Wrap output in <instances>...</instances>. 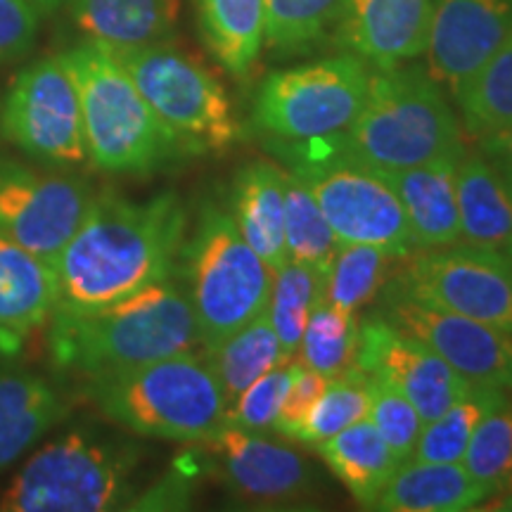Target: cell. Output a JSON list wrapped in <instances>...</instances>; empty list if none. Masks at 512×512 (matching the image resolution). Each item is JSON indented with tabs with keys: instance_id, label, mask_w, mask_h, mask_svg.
<instances>
[{
	"instance_id": "obj_1",
	"label": "cell",
	"mask_w": 512,
	"mask_h": 512,
	"mask_svg": "<svg viewBox=\"0 0 512 512\" xmlns=\"http://www.w3.org/2000/svg\"><path fill=\"white\" fill-rule=\"evenodd\" d=\"M188 240V209L176 192L147 200L100 192L62 252L53 259V316H79L119 302L178 273Z\"/></svg>"
},
{
	"instance_id": "obj_2",
	"label": "cell",
	"mask_w": 512,
	"mask_h": 512,
	"mask_svg": "<svg viewBox=\"0 0 512 512\" xmlns=\"http://www.w3.org/2000/svg\"><path fill=\"white\" fill-rule=\"evenodd\" d=\"M48 347L55 368L91 382L188 354L202 347V337L176 273L102 309L53 316Z\"/></svg>"
},
{
	"instance_id": "obj_3",
	"label": "cell",
	"mask_w": 512,
	"mask_h": 512,
	"mask_svg": "<svg viewBox=\"0 0 512 512\" xmlns=\"http://www.w3.org/2000/svg\"><path fill=\"white\" fill-rule=\"evenodd\" d=\"M79 88L88 162L105 174L150 176L188 150L147 105L114 50L83 38L64 53Z\"/></svg>"
},
{
	"instance_id": "obj_4",
	"label": "cell",
	"mask_w": 512,
	"mask_h": 512,
	"mask_svg": "<svg viewBox=\"0 0 512 512\" xmlns=\"http://www.w3.org/2000/svg\"><path fill=\"white\" fill-rule=\"evenodd\" d=\"M342 138L358 159L384 171L465 155L463 128L444 88L418 64L370 72L361 112Z\"/></svg>"
},
{
	"instance_id": "obj_5",
	"label": "cell",
	"mask_w": 512,
	"mask_h": 512,
	"mask_svg": "<svg viewBox=\"0 0 512 512\" xmlns=\"http://www.w3.org/2000/svg\"><path fill=\"white\" fill-rule=\"evenodd\" d=\"M83 389L105 418L140 437L197 444L226 425V394L197 351L98 377Z\"/></svg>"
},
{
	"instance_id": "obj_6",
	"label": "cell",
	"mask_w": 512,
	"mask_h": 512,
	"mask_svg": "<svg viewBox=\"0 0 512 512\" xmlns=\"http://www.w3.org/2000/svg\"><path fill=\"white\" fill-rule=\"evenodd\" d=\"M268 143L285 159L287 171L309 188L337 242L387 247L401 256L418 249L387 176L358 159L342 133L302 143Z\"/></svg>"
},
{
	"instance_id": "obj_7",
	"label": "cell",
	"mask_w": 512,
	"mask_h": 512,
	"mask_svg": "<svg viewBox=\"0 0 512 512\" xmlns=\"http://www.w3.org/2000/svg\"><path fill=\"white\" fill-rule=\"evenodd\" d=\"M202 349H211L266 311L273 271L242 238L233 214L207 202L178 264Z\"/></svg>"
},
{
	"instance_id": "obj_8",
	"label": "cell",
	"mask_w": 512,
	"mask_h": 512,
	"mask_svg": "<svg viewBox=\"0 0 512 512\" xmlns=\"http://www.w3.org/2000/svg\"><path fill=\"white\" fill-rule=\"evenodd\" d=\"M131 444L67 432L36 451L0 494L3 512H107L136 503Z\"/></svg>"
},
{
	"instance_id": "obj_9",
	"label": "cell",
	"mask_w": 512,
	"mask_h": 512,
	"mask_svg": "<svg viewBox=\"0 0 512 512\" xmlns=\"http://www.w3.org/2000/svg\"><path fill=\"white\" fill-rule=\"evenodd\" d=\"M114 55L188 155H216L238 143L240 124L226 88L195 57L166 41Z\"/></svg>"
},
{
	"instance_id": "obj_10",
	"label": "cell",
	"mask_w": 512,
	"mask_h": 512,
	"mask_svg": "<svg viewBox=\"0 0 512 512\" xmlns=\"http://www.w3.org/2000/svg\"><path fill=\"white\" fill-rule=\"evenodd\" d=\"M368 83V64L354 53L280 69L259 86L254 124L283 143L337 136L354 124Z\"/></svg>"
},
{
	"instance_id": "obj_11",
	"label": "cell",
	"mask_w": 512,
	"mask_h": 512,
	"mask_svg": "<svg viewBox=\"0 0 512 512\" xmlns=\"http://www.w3.org/2000/svg\"><path fill=\"white\" fill-rule=\"evenodd\" d=\"M0 138L46 169L88 162L79 88L64 53L24 67L0 102Z\"/></svg>"
},
{
	"instance_id": "obj_12",
	"label": "cell",
	"mask_w": 512,
	"mask_h": 512,
	"mask_svg": "<svg viewBox=\"0 0 512 512\" xmlns=\"http://www.w3.org/2000/svg\"><path fill=\"white\" fill-rule=\"evenodd\" d=\"M392 287L491 328L512 332V261L503 249L453 242L415 249Z\"/></svg>"
},
{
	"instance_id": "obj_13",
	"label": "cell",
	"mask_w": 512,
	"mask_h": 512,
	"mask_svg": "<svg viewBox=\"0 0 512 512\" xmlns=\"http://www.w3.org/2000/svg\"><path fill=\"white\" fill-rule=\"evenodd\" d=\"M93 185L67 171L0 159V238L53 261L86 219Z\"/></svg>"
},
{
	"instance_id": "obj_14",
	"label": "cell",
	"mask_w": 512,
	"mask_h": 512,
	"mask_svg": "<svg viewBox=\"0 0 512 512\" xmlns=\"http://www.w3.org/2000/svg\"><path fill=\"white\" fill-rule=\"evenodd\" d=\"M202 446L211 475L235 501L254 510L309 508L320 484L302 453L264 434L223 425Z\"/></svg>"
},
{
	"instance_id": "obj_15",
	"label": "cell",
	"mask_w": 512,
	"mask_h": 512,
	"mask_svg": "<svg viewBox=\"0 0 512 512\" xmlns=\"http://www.w3.org/2000/svg\"><path fill=\"white\" fill-rule=\"evenodd\" d=\"M377 316L425 342L467 382L512 392V332L422 304L389 285Z\"/></svg>"
},
{
	"instance_id": "obj_16",
	"label": "cell",
	"mask_w": 512,
	"mask_h": 512,
	"mask_svg": "<svg viewBox=\"0 0 512 512\" xmlns=\"http://www.w3.org/2000/svg\"><path fill=\"white\" fill-rule=\"evenodd\" d=\"M354 366L392 384L413 403L422 422L439 418L472 387L425 342L394 328L377 313L358 325Z\"/></svg>"
},
{
	"instance_id": "obj_17",
	"label": "cell",
	"mask_w": 512,
	"mask_h": 512,
	"mask_svg": "<svg viewBox=\"0 0 512 512\" xmlns=\"http://www.w3.org/2000/svg\"><path fill=\"white\" fill-rule=\"evenodd\" d=\"M427 72L458 100L512 31V0H430Z\"/></svg>"
},
{
	"instance_id": "obj_18",
	"label": "cell",
	"mask_w": 512,
	"mask_h": 512,
	"mask_svg": "<svg viewBox=\"0 0 512 512\" xmlns=\"http://www.w3.org/2000/svg\"><path fill=\"white\" fill-rule=\"evenodd\" d=\"M430 12V0H344L339 41L370 67H399L425 55Z\"/></svg>"
},
{
	"instance_id": "obj_19",
	"label": "cell",
	"mask_w": 512,
	"mask_h": 512,
	"mask_svg": "<svg viewBox=\"0 0 512 512\" xmlns=\"http://www.w3.org/2000/svg\"><path fill=\"white\" fill-rule=\"evenodd\" d=\"M53 261L0 238V354L15 356L55 313Z\"/></svg>"
},
{
	"instance_id": "obj_20",
	"label": "cell",
	"mask_w": 512,
	"mask_h": 512,
	"mask_svg": "<svg viewBox=\"0 0 512 512\" xmlns=\"http://www.w3.org/2000/svg\"><path fill=\"white\" fill-rule=\"evenodd\" d=\"M463 159V157H460ZM460 159L384 171L399 197L413 242L418 249L446 247L460 242V209L456 169Z\"/></svg>"
},
{
	"instance_id": "obj_21",
	"label": "cell",
	"mask_w": 512,
	"mask_h": 512,
	"mask_svg": "<svg viewBox=\"0 0 512 512\" xmlns=\"http://www.w3.org/2000/svg\"><path fill=\"white\" fill-rule=\"evenodd\" d=\"M494 489L479 482L463 463L406 460L370 510L380 512H465L482 508Z\"/></svg>"
},
{
	"instance_id": "obj_22",
	"label": "cell",
	"mask_w": 512,
	"mask_h": 512,
	"mask_svg": "<svg viewBox=\"0 0 512 512\" xmlns=\"http://www.w3.org/2000/svg\"><path fill=\"white\" fill-rule=\"evenodd\" d=\"M64 418L67 403L46 377L0 370V472L15 465Z\"/></svg>"
},
{
	"instance_id": "obj_23",
	"label": "cell",
	"mask_w": 512,
	"mask_h": 512,
	"mask_svg": "<svg viewBox=\"0 0 512 512\" xmlns=\"http://www.w3.org/2000/svg\"><path fill=\"white\" fill-rule=\"evenodd\" d=\"M178 8V0H69V15L83 38L110 50L169 41Z\"/></svg>"
},
{
	"instance_id": "obj_24",
	"label": "cell",
	"mask_w": 512,
	"mask_h": 512,
	"mask_svg": "<svg viewBox=\"0 0 512 512\" xmlns=\"http://www.w3.org/2000/svg\"><path fill=\"white\" fill-rule=\"evenodd\" d=\"M285 169L273 162L242 166L233 185V219L256 254L275 273L287 261Z\"/></svg>"
},
{
	"instance_id": "obj_25",
	"label": "cell",
	"mask_w": 512,
	"mask_h": 512,
	"mask_svg": "<svg viewBox=\"0 0 512 512\" xmlns=\"http://www.w3.org/2000/svg\"><path fill=\"white\" fill-rule=\"evenodd\" d=\"M456 190L460 240L505 249L512 242V181L482 152H467L458 162Z\"/></svg>"
},
{
	"instance_id": "obj_26",
	"label": "cell",
	"mask_w": 512,
	"mask_h": 512,
	"mask_svg": "<svg viewBox=\"0 0 512 512\" xmlns=\"http://www.w3.org/2000/svg\"><path fill=\"white\" fill-rule=\"evenodd\" d=\"M316 451L332 475L347 486L351 498L366 510L373 508L401 465L368 418L318 441Z\"/></svg>"
},
{
	"instance_id": "obj_27",
	"label": "cell",
	"mask_w": 512,
	"mask_h": 512,
	"mask_svg": "<svg viewBox=\"0 0 512 512\" xmlns=\"http://www.w3.org/2000/svg\"><path fill=\"white\" fill-rule=\"evenodd\" d=\"M197 17L211 55L245 79L264 48V0H197Z\"/></svg>"
},
{
	"instance_id": "obj_28",
	"label": "cell",
	"mask_w": 512,
	"mask_h": 512,
	"mask_svg": "<svg viewBox=\"0 0 512 512\" xmlns=\"http://www.w3.org/2000/svg\"><path fill=\"white\" fill-rule=\"evenodd\" d=\"M406 256L387 247L337 242L328 268L323 273V299L339 309L358 313L384 292L392 280L394 266Z\"/></svg>"
},
{
	"instance_id": "obj_29",
	"label": "cell",
	"mask_w": 512,
	"mask_h": 512,
	"mask_svg": "<svg viewBox=\"0 0 512 512\" xmlns=\"http://www.w3.org/2000/svg\"><path fill=\"white\" fill-rule=\"evenodd\" d=\"M204 358L219 377L228 403L268 370L287 361L266 311L221 339L216 347L204 349Z\"/></svg>"
},
{
	"instance_id": "obj_30",
	"label": "cell",
	"mask_w": 512,
	"mask_h": 512,
	"mask_svg": "<svg viewBox=\"0 0 512 512\" xmlns=\"http://www.w3.org/2000/svg\"><path fill=\"white\" fill-rule=\"evenodd\" d=\"M508 403L503 389L472 384L448 411L432 422H425L418 444H415L413 460L425 463H463L467 446L475 437L477 427L486 415Z\"/></svg>"
},
{
	"instance_id": "obj_31",
	"label": "cell",
	"mask_w": 512,
	"mask_h": 512,
	"mask_svg": "<svg viewBox=\"0 0 512 512\" xmlns=\"http://www.w3.org/2000/svg\"><path fill=\"white\" fill-rule=\"evenodd\" d=\"M320 299H323V273L316 268L287 259L273 273L266 313L287 358L297 356L306 323Z\"/></svg>"
},
{
	"instance_id": "obj_32",
	"label": "cell",
	"mask_w": 512,
	"mask_h": 512,
	"mask_svg": "<svg viewBox=\"0 0 512 512\" xmlns=\"http://www.w3.org/2000/svg\"><path fill=\"white\" fill-rule=\"evenodd\" d=\"M463 112V128L470 138H484L512 121V31L498 46L482 72L456 100Z\"/></svg>"
},
{
	"instance_id": "obj_33",
	"label": "cell",
	"mask_w": 512,
	"mask_h": 512,
	"mask_svg": "<svg viewBox=\"0 0 512 512\" xmlns=\"http://www.w3.org/2000/svg\"><path fill=\"white\" fill-rule=\"evenodd\" d=\"M344 0H264V46L299 55L318 46L342 19Z\"/></svg>"
},
{
	"instance_id": "obj_34",
	"label": "cell",
	"mask_w": 512,
	"mask_h": 512,
	"mask_svg": "<svg viewBox=\"0 0 512 512\" xmlns=\"http://www.w3.org/2000/svg\"><path fill=\"white\" fill-rule=\"evenodd\" d=\"M358 316L320 299L299 342L297 358L306 368L337 377L354 368L358 351Z\"/></svg>"
},
{
	"instance_id": "obj_35",
	"label": "cell",
	"mask_w": 512,
	"mask_h": 512,
	"mask_svg": "<svg viewBox=\"0 0 512 512\" xmlns=\"http://www.w3.org/2000/svg\"><path fill=\"white\" fill-rule=\"evenodd\" d=\"M370 396H373V375L363 373L361 368L354 366L342 375L330 377L328 389L292 434V441L316 446L318 441L368 418Z\"/></svg>"
},
{
	"instance_id": "obj_36",
	"label": "cell",
	"mask_w": 512,
	"mask_h": 512,
	"mask_svg": "<svg viewBox=\"0 0 512 512\" xmlns=\"http://www.w3.org/2000/svg\"><path fill=\"white\" fill-rule=\"evenodd\" d=\"M283 185L287 259L325 273L337 249L335 233H332L318 202L313 200L309 188L302 181H297L290 171H285Z\"/></svg>"
},
{
	"instance_id": "obj_37",
	"label": "cell",
	"mask_w": 512,
	"mask_h": 512,
	"mask_svg": "<svg viewBox=\"0 0 512 512\" xmlns=\"http://www.w3.org/2000/svg\"><path fill=\"white\" fill-rule=\"evenodd\" d=\"M472 477L494 489V494L512 484V401L486 415L463 458Z\"/></svg>"
},
{
	"instance_id": "obj_38",
	"label": "cell",
	"mask_w": 512,
	"mask_h": 512,
	"mask_svg": "<svg viewBox=\"0 0 512 512\" xmlns=\"http://www.w3.org/2000/svg\"><path fill=\"white\" fill-rule=\"evenodd\" d=\"M294 370H297V358H287V361L278 363V366L261 375L259 380L249 384L245 392L228 403L226 425L256 434L273 430L287 389L292 384Z\"/></svg>"
},
{
	"instance_id": "obj_39",
	"label": "cell",
	"mask_w": 512,
	"mask_h": 512,
	"mask_svg": "<svg viewBox=\"0 0 512 512\" xmlns=\"http://www.w3.org/2000/svg\"><path fill=\"white\" fill-rule=\"evenodd\" d=\"M368 420L380 432V437L387 441L392 453L401 463L413 458L415 444H418L422 427L420 413L415 411L413 403L401 392H396L389 382L373 375V396H370Z\"/></svg>"
},
{
	"instance_id": "obj_40",
	"label": "cell",
	"mask_w": 512,
	"mask_h": 512,
	"mask_svg": "<svg viewBox=\"0 0 512 512\" xmlns=\"http://www.w3.org/2000/svg\"><path fill=\"white\" fill-rule=\"evenodd\" d=\"M38 22L41 12L29 0H0V67L29 53Z\"/></svg>"
},
{
	"instance_id": "obj_41",
	"label": "cell",
	"mask_w": 512,
	"mask_h": 512,
	"mask_svg": "<svg viewBox=\"0 0 512 512\" xmlns=\"http://www.w3.org/2000/svg\"><path fill=\"white\" fill-rule=\"evenodd\" d=\"M328 384H330V377H325V375L316 373V370L306 368L304 363L297 358V370H294L292 384H290V389H287L283 408H280L273 430L278 434H283V437H287V439H292V434L297 432V427L302 425L306 415L311 413V408L316 406V401L323 396L325 389H328Z\"/></svg>"
},
{
	"instance_id": "obj_42",
	"label": "cell",
	"mask_w": 512,
	"mask_h": 512,
	"mask_svg": "<svg viewBox=\"0 0 512 512\" xmlns=\"http://www.w3.org/2000/svg\"><path fill=\"white\" fill-rule=\"evenodd\" d=\"M479 152L512 181V121L489 136L479 138Z\"/></svg>"
},
{
	"instance_id": "obj_43",
	"label": "cell",
	"mask_w": 512,
	"mask_h": 512,
	"mask_svg": "<svg viewBox=\"0 0 512 512\" xmlns=\"http://www.w3.org/2000/svg\"><path fill=\"white\" fill-rule=\"evenodd\" d=\"M482 510H494V512H512V484L498 491L482 505Z\"/></svg>"
},
{
	"instance_id": "obj_44",
	"label": "cell",
	"mask_w": 512,
	"mask_h": 512,
	"mask_svg": "<svg viewBox=\"0 0 512 512\" xmlns=\"http://www.w3.org/2000/svg\"><path fill=\"white\" fill-rule=\"evenodd\" d=\"M29 3L34 5L38 12H53V10L60 8V5L69 3V0H29Z\"/></svg>"
},
{
	"instance_id": "obj_45",
	"label": "cell",
	"mask_w": 512,
	"mask_h": 512,
	"mask_svg": "<svg viewBox=\"0 0 512 512\" xmlns=\"http://www.w3.org/2000/svg\"><path fill=\"white\" fill-rule=\"evenodd\" d=\"M503 252H505V254H508V256H510V261H512V242H510V245H508V247H505V249H503Z\"/></svg>"
}]
</instances>
